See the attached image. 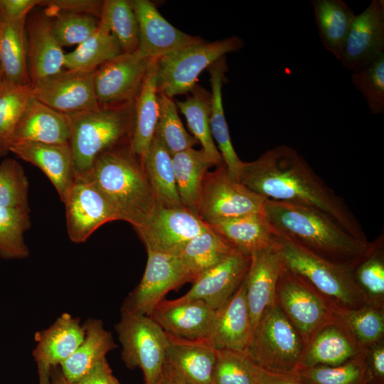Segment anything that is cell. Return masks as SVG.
Returning <instances> with one entry per match:
<instances>
[{
  "label": "cell",
  "mask_w": 384,
  "mask_h": 384,
  "mask_svg": "<svg viewBox=\"0 0 384 384\" xmlns=\"http://www.w3.org/2000/svg\"><path fill=\"white\" fill-rule=\"evenodd\" d=\"M85 334L79 319L63 314L48 329L36 334L33 355L37 365L50 368L60 365L79 347Z\"/></svg>",
  "instance_id": "obj_27"
},
{
  "label": "cell",
  "mask_w": 384,
  "mask_h": 384,
  "mask_svg": "<svg viewBox=\"0 0 384 384\" xmlns=\"http://www.w3.org/2000/svg\"><path fill=\"white\" fill-rule=\"evenodd\" d=\"M63 203L68 237L75 243L85 242L103 224L119 220L112 206L90 180L76 178Z\"/></svg>",
  "instance_id": "obj_15"
},
{
  "label": "cell",
  "mask_w": 384,
  "mask_h": 384,
  "mask_svg": "<svg viewBox=\"0 0 384 384\" xmlns=\"http://www.w3.org/2000/svg\"><path fill=\"white\" fill-rule=\"evenodd\" d=\"M208 225L238 251L248 256L275 241V234L262 211Z\"/></svg>",
  "instance_id": "obj_30"
},
{
  "label": "cell",
  "mask_w": 384,
  "mask_h": 384,
  "mask_svg": "<svg viewBox=\"0 0 384 384\" xmlns=\"http://www.w3.org/2000/svg\"><path fill=\"white\" fill-rule=\"evenodd\" d=\"M311 4L321 42L340 61L356 14L342 0H312Z\"/></svg>",
  "instance_id": "obj_34"
},
{
  "label": "cell",
  "mask_w": 384,
  "mask_h": 384,
  "mask_svg": "<svg viewBox=\"0 0 384 384\" xmlns=\"http://www.w3.org/2000/svg\"><path fill=\"white\" fill-rule=\"evenodd\" d=\"M304 346L299 334L276 303L260 320L244 354L265 370L293 375Z\"/></svg>",
  "instance_id": "obj_6"
},
{
  "label": "cell",
  "mask_w": 384,
  "mask_h": 384,
  "mask_svg": "<svg viewBox=\"0 0 384 384\" xmlns=\"http://www.w3.org/2000/svg\"><path fill=\"white\" fill-rule=\"evenodd\" d=\"M236 251L230 243L209 227L191 239L177 256L193 282L203 272Z\"/></svg>",
  "instance_id": "obj_36"
},
{
  "label": "cell",
  "mask_w": 384,
  "mask_h": 384,
  "mask_svg": "<svg viewBox=\"0 0 384 384\" xmlns=\"http://www.w3.org/2000/svg\"><path fill=\"white\" fill-rule=\"evenodd\" d=\"M245 279L252 334L263 315L277 303L276 288L284 260L276 241L251 256Z\"/></svg>",
  "instance_id": "obj_16"
},
{
  "label": "cell",
  "mask_w": 384,
  "mask_h": 384,
  "mask_svg": "<svg viewBox=\"0 0 384 384\" xmlns=\"http://www.w3.org/2000/svg\"><path fill=\"white\" fill-rule=\"evenodd\" d=\"M178 193L183 206L198 215L206 174L215 162L201 149L190 148L172 156Z\"/></svg>",
  "instance_id": "obj_32"
},
{
  "label": "cell",
  "mask_w": 384,
  "mask_h": 384,
  "mask_svg": "<svg viewBox=\"0 0 384 384\" xmlns=\"http://www.w3.org/2000/svg\"><path fill=\"white\" fill-rule=\"evenodd\" d=\"M363 350L370 378L368 384H384V338Z\"/></svg>",
  "instance_id": "obj_51"
},
{
  "label": "cell",
  "mask_w": 384,
  "mask_h": 384,
  "mask_svg": "<svg viewBox=\"0 0 384 384\" xmlns=\"http://www.w3.org/2000/svg\"><path fill=\"white\" fill-rule=\"evenodd\" d=\"M26 47L31 85L64 68L65 54L53 31L52 18L45 12L26 23Z\"/></svg>",
  "instance_id": "obj_22"
},
{
  "label": "cell",
  "mask_w": 384,
  "mask_h": 384,
  "mask_svg": "<svg viewBox=\"0 0 384 384\" xmlns=\"http://www.w3.org/2000/svg\"><path fill=\"white\" fill-rule=\"evenodd\" d=\"M157 59L153 58L134 101V122L129 142L132 151L143 162L159 118Z\"/></svg>",
  "instance_id": "obj_28"
},
{
  "label": "cell",
  "mask_w": 384,
  "mask_h": 384,
  "mask_svg": "<svg viewBox=\"0 0 384 384\" xmlns=\"http://www.w3.org/2000/svg\"><path fill=\"white\" fill-rule=\"evenodd\" d=\"M167 335L166 365L186 384H212L216 348L210 341Z\"/></svg>",
  "instance_id": "obj_23"
},
{
  "label": "cell",
  "mask_w": 384,
  "mask_h": 384,
  "mask_svg": "<svg viewBox=\"0 0 384 384\" xmlns=\"http://www.w3.org/2000/svg\"><path fill=\"white\" fill-rule=\"evenodd\" d=\"M115 331L126 366L129 368L139 367L145 384H156L165 367L167 334L150 316L124 311H121Z\"/></svg>",
  "instance_id": "obj_8"
},
{
  "label": "cell",
  "mask_w": 384,
  "mask_h": 384,
  "mask_svg": "<svg viewBox=\"0 0 384 384\" xmlns=\"http://www.w3.org/2000/svg\"><path fill=\"white\" fill-rule=\"evenodd\" d=\"M139 24L138 51L149 58H159L180 48L204 41L171 25L149 0H132Z\"/></svg>",
  "instance_id": "obj_17"
},
{
  "label": "cell",
  "mask_w": 384,
  "mask_h": 384,
  "mask_svg": "<svg viewBox=\"0 0 384 384\" xmlns=\"http://www.w3.org/2000/svg\"><path fill=\"white\" fill-rule=\"evenodd\" d=\"M114 384H121V383L119 382V380L116 378H114Z\"/></svg>",
  "instance_id": "obj_60"
},
{
  "label": "cell",
  "mask_w": 384,
  "mask_h": 384,
  "mask_svg": "<svg viewBox=\"0 0 384 384\" xmlns=\"http://www.w3.org/2000/svg\"><path fill=\"white\" fill-rule=\"evenodd\" d=\"M351 81L372 114L384 113V52L351 71Z\"/></svg>",
  "instance_id": "obj_46"
},
{
  "label": "cell",
  "mask_w": 384,
  "mask_h": 384,
  "mask_svg": "<svg viewBox=\"0 0 384 384\" xmlns=\"http://www.w3.org/2000/svg\"><path fill=\"white\" fill-rule=\"evenodd\" d=\"M51 384H69L57 366L50 369Z\"/></svg>",
  "instance_id": "obj_57"
},
{
  "label": "cell",
  "mask_w": 384,
  "mask_h": 384,
  "mask_svg": "<svg viewBox=\"0 0 384 384\" xmlns=\"http://www.w3.org/2000/svg\"><path fill=\"white\" fill-rule=\"evenodd\" d=\"M122 53L116 38L97 28L74 50L65 54L64 68L93 73L103 64Z\"/></svg>",
  "instance_id": "obj_39"
},
{
  "label": "cell",
  "mask_w": 384,
  "mask_h": 384,
  "mask_svg": "<svg viewBox=\"0 0 384 384\" xmlns=\"http://www.w3.org/2000/svg\"><path fill=\"white\" fill-rule=\"evenodd\" d=\"M216 310L199 299L163 300L149 316L167 334L186 339L208 338Z\"/></svg>",
  "instance_id": "obj_19"
},
{
  "label": "cell",
  "mask_w": 384,
  "mask_h": 384,
  "mask_svg": "<svg viewBox=\"0 0 384 384\" xmlns=\"http://www.w3.org/2000/svg\"><path fill=\"white\" fill-rule=\"evenodd\" d=\"M50 369L48 366L38 365L39 384H51Z\"/></svg>",
  "instance_id": "obj_56"
},
{
  "label": "cell",
  "mask_w": 384,
  "mask_h": 384,
  "mask_svg": "<svg viewBox=\"0 0 384 384\" xmlns=\"http://www.w3.org/2000/svg\"><path fill=\"white\" fill-rule=\"evenodd\" d=\"M9 151L39 168L64 202L76 179L70 144L19 142L13 143Z\"/></svg>",
  "instance_id": "obj_21"
},
{
  "label": "cell",
  "mask_w": 384,
  "mask_h": 384,
  "mask_svg": "<svg viewBox=\"0 0 384 384\" xmlns=\"http://www.w3.org/2000/svg\"><path fill=\"white\" fill-rule=\"evenodd\" d=\"M243 46L242 39L233 36L191 45L157 58L158 92L171 98L190 92L197 85L198 77L203 70Z\"/></svg>",
  "instance_id": "obj_7"
},
{
  "label": "cell",
  "mask_w": 384,
  "mask_h": 384,
  "mask_svg": "<svg viewBox=\"0 0 384 384\" xmlns=\"http://www.w3.org/2000/svg\"><path fill=\"white\" fill-rule=\"evenodd\" d=\"M53 33L63 46L80 45L98 28L99 18L88 14L60 12L51 17Z\"/></svg>",
  "instance_id": "obj_49"
},
{
  "label": "cell",
  "mask_w": 384,
  "mask_h": 384,
  "mask_svg": "<svg viewBox=\"0 0 384 384\" xmlns=\"http://www.w3.org/2000/svg\"><path fill=\"white\" fill-rule=\"evenodd\" d=\"M275 237L284 266L334 309H356L366 304L353 279L352 269L328 262L282 236L275 234Z\"/></svg>",
  "instance_id": "obj_5"
},
{
  "label": "cell",
  "mask_w": 384,
  "mask_h": 384,
  "mask_svg": "<svg viewBox=\"0 0 384 384\" xmlns=\"http://www.w3.org/2000/svg\"><path fill=\"white\" fill-rule=\"evenodd\" d=\"M143 277L121 311L150 316L168 292L192 279L177 255L147 251Z\"/></svg>",
  "instance_id": "obj_11"
},
{
  "label": "cell",
  "mask_w": 384,
  "mask_h": 384,
  "mask_svg": "<svg viewBox=\"0 0 384 384\" xmlns=\"http://www.w3.org/2000/svg\"><path fill=\"white\" fill-rule=\"evenodd\" d=\"M33 97L65 114L99 108L93 73L63 69L31 85Z\"/></svg>",
  "instance_id": "obj_14"
},
{
  "label": "cell",
  "mask_w": 384,
  "mask_h": 384,
  "mask_svg": "<svg viewBox=\"0 0 384 384\" xmlns=\"http://www.w3.org/2000/svg\"><path fill=\"white\" fill-rule=\"evenodd\" d=\"M250 262V256L237 250L224 261L201 274L193 282L191 289L181 297L202 300L214 309H218L244 282Z\"/></svg>",
  "instance_id": "obj_20"
},
{
  "label": "cell",
  "mask_w": 384,
  "mask_h": 384,
  "mask_svg": "<svg viewBox=\"0 0 384 384\" xmlns=\"http://www.w3.org/2000/svg\"><path fill=\"white\" fill-rule=\"evenodd\" d=\"M262 212L276 235L336 265L353 269L374 245L315 208L266 199Z\"/></svg>",
  "instance_id": "obj_2"
},
{
  "label": "cell",
  "mask_w": 384,
  "mask_h": 384,
  "mask_svg": "<svg viewBox=\"0 0 384 384\" xmlns=\"http://www.w3.org/2000/svg\"><path fill=\"white\" fill-rule=\"evenodd\" d=\"M114 378L105 358L83 377L72 384H114Z\"/></svg>",
  "instance_id": "obj_53"
},
{
  "label": "cell",
  "mask_w": 384,
  "mask_h": 384,
  "mask_svg": "<svg viewBox=\"0 0 384 384\" xmlns=\"http://www.w3.org/2000/svg\"><path fill=\"white\" fill-rule=\"evenodd\" d=\"M373 241V247L352 269V274L366 304L378 308H384L383 233Z\"/></svg>",
  "instance_id": "obj_40"
},
{
  "label": "cell",
  "mask_w": 384,
  "mask_h": 384,
  "mask_svg": "<svg viewBox=\"0 0 384 384\" xmlns=\"http://www.w3.org/2000/svg\"><path fill=\"white\" fill-rule=\"evenodd\" d=\"M254 372L257 384H303L292 375L272 373L260 368L255 364Z\"/></svg>",
  "instance_id": "obj_54"
},
{
  "label": "cell",
  "mask_w": 384,
  "mask_h": 384,
  "mask_svg": "<svg viewBox=\"0 0 384 384\" xmlns=\"http://www.w3.org/2000/svg\"><path fill=\"white\" fill-rule=\"evenodd\" d=\"M97 28L112 34L123 53L138 50L139 24L131 1H103Z\"/></svg>",
  "instance_id": "obj_38"
},
{
  "label": "cell",
  "mask_w": 384,
  "mask_h": 384,
  "mask_svg": "<svg viewBox=\"0 0 384 384\" xmlns=\"http://www.w3.org/2000/svg\"><path fill=\"white\" fill-rule=\"evenodd\" d=\"M209 228L201 218L181 208L158 203L149 218L135 229L147 251L177 255L193 238Z\"/></svg>",
  "instance_id": "obj_12"
},
{
  "label": "cell",
  "mask_w": 384,
  "mask_h": 384,
  "mask_svg": "<svg viewBox=\"0 0 384 384\" xmlns=\"http://www.w3.org/2000/svg\"><path fill=\"white\" fill-rule=\"evenodd\" d=\"M159 118L154 134L163 142L171 156L199 144L185 129L173 98L158 92Z\"/></svg>",
  "instance_id": "obj_43"
},
{
  "label": "cell",
  "mask_w": 384,
  "mask_h": 384,
  "mask_svg": "<svg viewBox=\"0 0 384 384\" xmlns=\"http://www.w3.org/2000/svg\"><path fill=\"white\" fill-rule=\"evenodd\" d=\"M190 92L191 95L185 100L176 101V105L185 116L193 136L201 144L202 149L219 166L223 161L210 127L211 93L198 84Z\"/></svg>",
  "instance_id": "obj_37"
},
{
  "label": "cell",
  "mask_w": 384,
  "mask_h": 384,
  "mask_svg": "<svg viewBox=\"0 0 384 384\" xmlns=\"http://www.w3.org/2000/svg\"><path fill=\"white\" fill-rule=\"evenodd\" d=\"M30 210L0 208V256L4 259H22L29 255L24 233L31 227Z\"/></svg>",
  "instance_id": "obj_45"
},
{
  "label": "cell",
  "mask_w": 384,
  "mask_h": 384,
  "mask_svg": "<svg viewBox=\"0 0 384 384\" xmlns=\"http://www.w3.org/2000/svg\"><path fill=\"white\" fill-rule=\"evenodd\" d=\"M103 1L98 0H48L42 1L44 12L50 18L60 12L85 14L100 18Z\"/></svg>",
  "instance_id": "obj_50"
},
{
  "label": "cell",
  "mask_w": 384,
  "mask_h": 384,
  "mask_svg": "<svg viewBox=\"0 0 384 384\" xmlns=\"http://www.w3.org/2000/svg\"><path fill=\"white\" fill-rule=\"evenodd\" d=\"M27 18L9 21L0 15V63L4 81L31 86L27 62Z\"/></svg>",
  "instance_id": "obj_33"
},
{
  "label": "cell",
  "mask_w": 384,
  "mask_h": 384,
  "mask_svg": "<svg viewBox=\"0 0 384 384\" xmlns=\"http://www.w3.org/2000/svg\"><path fill=\"white\" fill-rule=\"evenodd\" d=\"M335 312L358 347L363 350L384 338V308L365 304Z\"/></svg>",
  "instance_id": "obj_41"
},
{
  "label": "cell",
  "mask_w": 384,
  "mask_h": 384,
  "mask_svg": "<svg viewBox=\"0 0 384 384\" xmlns=\"http://www.w3.org/2000/svg\"><path fill=\"white\" fill-rule=\"evenodd\" d=\"M28 181L23 166L14 159L0 164V208L29 210Z\"/></svg>",
  "instance_id": "obj_47"
},
{
  "label": "cell",
  "mask_w": 384,
  "mask_h": 384,
  "mask_svg": "<svg viewBox=\"0 0 384 384\" xmlns=\"http://www.w3.org/2000/svg\"><path fill=\"white\" fill-rule=\"evenodd\" d=\"M85 338L76 351L60 364L66 381L72 384L87 373L108 352L117 347L101 320L89 319L83 324Z\"/></svg>",
  "instance_id": "obj_31"
},
{
  "label": "cell",
  "mask_w": 384,
  "mask_h": 384,
  "mask_svg": "<svg viewBox=\"0 0 384 384\" xmlns=\"http://www.w3.org/2000/svg\"><path fill=\"white\" fill-rule=\"evenodd\" d=\"M142 164L157 203L166 208L183 207L176 187L172 156L155 134Z\"/></svg>",
  "instance_id": "obj_35"
},
{
  "label": "cell",
  "mask_w": 384,
  "mask_h": 384,
  "mask_svg": "<svg viewBox=\"0 0 384 384\" xmlns=\"http://www.w3.org/2000/svg\"><path fill=\"white\" fill-rule=\"evenodd\" d=\"M134 101L67 114L76 178H87L100 154L130 142L134 122Z\"/></svg>",
  "instance_id": "obj_4"
},
{
  "label": "cell",
  "mask_w": 384,
  "mask_h": 384,
  "mask_svg": "<svg viewBox=\"0 0 384 384\" xmlns=\"http://www.w3.org/2000/svg\"><path fill=\"white\" fill-rule=\"evenodd\" d=\"M292 375L303 384H368L370 380L363 350L342 364L301 368Z\"/></svg>",
  "instance_id": "obj_42"
},
{
  "label": "cell",
  "mask_w": 384,
  "mask_h": 384,
  "mask_svg": "<svg viewBox=\"0 0 384 384\" xmlns=\"http://www.w3.org/2000/svg\"><path fill=\"white\" fill-rule=\"evenodd\" d=\"M7 153L0 146V156L6 155Z\"/></svg>",
  "instance_id": "obj_59"
},
{
  "label": "cell",
  "mask_w": 384,
  "mask_h": 384,
  "mask_svg": "<svg viewBox=\"0 0 384 384\" xmlns=\"http://www.w3.org/2000/svg\"><path fill=\"white\" fill-rule=\"evenodd\" d=\"M92 181L115 210L119 220L137 229L149 218L157 201L140 159L129 142L100 154L85 178Z\"/></svg>",
  "instance_id": "obj_3"
},
{
  "label": "cell",
  "mask_w": 384,
  "mask_h": 384,
  "mask_svg": "<svg viewBox=\"0 0 384 384\" xmlns=\"http://www.w3.org/2000/svg\"><path fill=\"white\" fill-rule=\"evenodd\" d=\"M239 181L267 199L319 210L353 236L368 240L344 200L314 172L303 156L287 145L276 146L254 161H242Z\"/></svg>",
  "instance_id": "obj_1"
},
{
  "label": "cell",
  "mask_w": 384,
  "mask_h": 384,
  "mask_svg": "<svg viewBox=\"0 0 384 384\" xmlns=\"http://www.w3.org/2000/svg\"><path fill=\"white\" fill-rule=\"evenodd\" d=\"M276 302L304 344L319 329L337 319L334 306L284 265L277 281Z\"/></svg>",
  "instance_id": "obj_9"
},
{
  "label": "cell",
  "mask_w": 384,
  "mask_h": 384,
  "mask_svg": "<svg viewBox=\"0 0 384 384\" xmlns=\"http://www.w3.org/2000/svg\"><path fill=\"white\" fill-rule=\"evenodd\" d=\"M252 336V329L243 282L228 302L216 310L208 339L216 349H228L244 353Z\"/></svg>",
  "instance_id": "obj_24"
},
{
  "label": "cell",
  "mask_w": 384,
  "mask_h": 384,
  "mask_svg": "<svg viewBox=\"0 0 384 384\" xmlns=\"http://www.w3.org/2000/svg\"><path fill=\"white\" fill-rule=\"evenodd\" d=\"M156 384H186L168 366L165 367L161 378Z\"/></svg>",
  "instance_id": "obj_55"
},
{
  "label": "cell",
  "mask_w": 384,
  "mask_h": 384,
  "mask_svg": "<svg viewBox=\"0 0 384 384\" xmlns=\"http://www.w3.org/2000/svg\"><path fill=\"white\" fill-rule=\"evenodd\" d=\"M361 351L336 319L319 329L304 344L298 369L338 366L351 360Z\"/></svg>",
  "instance_id": "obj_25"
},
{
  "label": "cell",
  "mask_w": 384,
  "mask_h": 384,
  "mask_svg": "<svg viewBox=\"0 0 384 384\" xmlns=\"http://www.w3.org/2000/svg\"><path fill=\"white\" fill-rule=\"evenodd\" d=\"M3 81H4L3 72H2L1 65L0 63V83L2 82Z\"/></svg>",
  "instance_id": "obj_58"
},
{
  "label": "cell",
  "mask_w": 384,
  "mask_h": 384,
  "mask_svg": "<svg viewBox=\"0 0 384 384\" xmlns=\"http://www.w3.org/2000/svg\"><path fill=\"white\" fill-rule=\"evenodd\" d=\"M212 384H257L254 364L242 353L216 349Z\"/></svg>",
  "instance_id": "obj_48"
},
{
  "label": "cell",
  "mask_w": 384,
  "mask_h": 384,
  "mask_svg": "<svg viewBox=\"0 0 384 384\" xmlns=\"http://www.w3.org/2000/svg\"><path fill=\"white\" fill-rule=\"evenodd\" d=\"M70 139L68 116L33 97L18 121L11 145L19 142L69 144Z\"/></svg>",
  "instance_id": "obj_26"
},
{
  "label": "cell",
  "mask_w": 384,
  "mask_h": 384,
  "mask_svg": "<svg viewBox=\"0 0 384 384\" xmlns=\"http://www.w3.org/2000/svg\"><path fill=\"white\" fill-rule=\"evenodd\" d=\"M151 58L138 50L122 53L93 72V83L100 106L134 101Z\"/></svg>",
  "instance_id": "obj_13"
},
{
  "label": "cell",
  "mask_w": 384,
  "mask_h": 384,
  "mask_svg": "<svg viewBox=\"0 0 384 384\" xmlns=\"http://www.w3.org/2000/svg\"><path fill=\"white\" fill-rule=\"evenodd\" d=\"M227 71L225 56L218 59L209 67L211 85L210 127L213 139L218 144V149L229 175L233 179L239 181L242 161L238 157L231 142L223 104L222 90L223 83L226 81Z\"/></svg>",
  "instance_id": "obj_29"
},
{
  "label": "cell",
  "mask_w": 384,
  "mask_h": 384,
  "mask_svg": "<svg viewBox=\"0 0 384 384\" xmlns=\"http://www.w3.org/2000/svg\"><path fill=\"white\" fill-rule=\"evenodd\" d=\"M32 98L31 86L0 83V146L6 153L18 121Z\"/></svg>",
  "instance_id": "obj_44"
},
{
  "label": "cell",
  "mask_w": 384,
  "mask_h": 384,
  "mask_svg": "<svg viewBox=\"0 0 384 384\" xmlns=\"http://www.w3.org/2000/svg\"><path fill=\"white\" fill-rule=\"evenodd\" d=\"M204 177L198 216L208 225L262 211L267 198L233 179L224 163Z\"/></svg>",
  "instance_id": "obj_10"
},
{
  "label": "cell",
  "mask_w": 384,
  "mask_h": 384,
  "mask_svg": "<svg viewBox=\"0 0 384 384\" xmlns=\"http://www.w3.org/2000/svg\"><path fill=\"white\" fill-rule=\"evenodd\" d=\"M43 0H0V15L9 21L26 18L28 14Z\"/></svg>",
  "instance_id": "obj_52"
},
{
  "label": "cell",
  "mask_w": 384,
  "mask_h": 384,
  "mask_svg": "<svg viewBox=\"0 0 384 384\" xmlns=\"http://www.w3.org/2000/svg\"><path fill=\"white\" fill-rule=\"evenodd\" d=\"M383 52L384 1L372 0L356 15L340 63L351 72Z\"/></svg>",
  "instance_id": "obj_18"
}]
</instances>
